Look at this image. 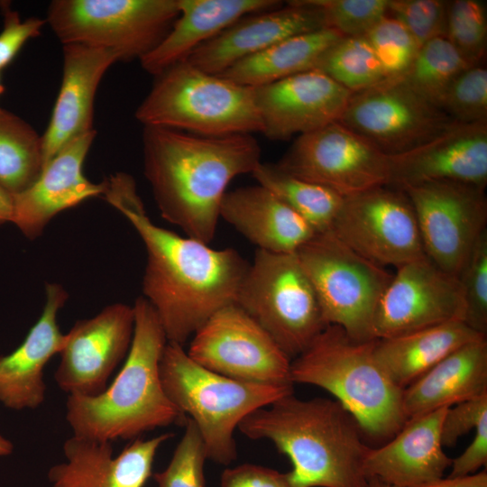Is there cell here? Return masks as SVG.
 Listing matches in <instances>:
<instances>
[{"mask_svg":"<svg viewBox=\"0 0 487 487\" xmlns=\"http://www.w3.org/2000/svg\"><path fill=\"white\" fill-rule=\"evenodd\" d=\"M102 196L143 242V298L157 313L168 342L183 345L215 312L235 303L249 267L236 250L214 249L155 225L146 214L133 178L126 173L105 179Z\"/></svg>","mask_w":487,"mask_h":487,"instance_id":"obj_1","label":"cell"},{"mask_svg":"<svg viewBox=\"0 0 487 487\" xmlns=\"http://www.w3.org/2000/svg\"><path fill=\"white\" fill-rule=\"evenodd\" d=\"M142 155L161 216L207 244L227 186L262 162L260 144L251 133L201 136L156 126H143Z\"/></svg>","mask_w":487,"mask_h":487,"instance_id":"obj_2","label":"cell"},{"mask_svg":"<svg viewBox=\"0 0 487 487\" xmlns=\"http://www.w3.org/2000/svg\"><path fill=\"white\" fill-rule=\"evenodd\" d=\"M251 439L271 441L287 455L293 487H367L363 462L370 450L354 416L337 400L288 394L256 409L238 425Z\"/></svg>","mask_w":487,"mask_h":487,"instance_id":"obj_3","label":"cell"},{"mask_svg":"<svg viewBox=\"0 0 487 487\" xmlns=\"http://www.w3.org/2000/svg\"><path fill=\"white\" fill-rule=\"evenodd\" d=\"M133 339L112 383L96 396H68L66 420L73 435L103 442L135 439L186 417L162 387L160 363L168 343L152 306L143 297L133 306Z\"/></svg>","mask_w":487,"mask_h":487,"instance_id":"obj_4","label":"cell"},{"mask_svg":"<svg viewBox=\"0 0 487 487\" xmlns=\"http://www.w3.org/2000/svg\"><path fill=\"white\" fill-rule=\"evenodd\" d=\"M375 341L354 340L340 326L329 325L291 360L290 380L328 391L354 416L364 435L387 439L401 429L407 418L403 390L378 363Z\"/></svg>","mask_w":487,"mask_h":487,"instance_id":"obj_5","label":"cell"},{"mask_svg":"<svg viewBox=\"0 0 487 487\" xmlns=\"http://www.w3.org/2000/svg\"><path fill=\"white\" fill-rule=\"evenodd\" d=\"M162 387L170 400L197 426L207 456L227 465L237 456L234 432L252 412L293 393V386L234 380L193 361L183 345L168 342L161 359Z\"/></svg>","mask_w":487,"mask_h":487,"instance_id":"obj_6","label":"cell"},{"mask_svg":"<svg viewBox=\"0 0 487 487\" xmlns=\"http://www.w3.org/2000/svg\"><path fill=\"white\" fill-rule=\"evenodd\" d=\"M135 118L143 126L201 136L262 131L253 87L207 73L187 60L155 76Z\"/></svg>","mask_w":487,"mask_h":487,"instance_id":"obj_7","label":"cell"},{"mask_svg":"<svg viewBox=\"0 0 487 487\" xmlns=\"http://www.w3.org/2000/svg\"><path fill=\"white\" fill-rule=\"evenodd\" d=\"M235 303L257 322L291 360L327 326L296 253L257 250Z\"/></svg>","mask_w":487,"mask_h":487,"instance_id":"obj_8","label":"cell"},{"mask_svg":"<svg viewBox=\"0 0 487 487\" xmlns=\"http://www.w3.org/2000/svg\"><path fill=\"white\" fill-rule=\"evenodd\" d=\"M179 14L178 0H54L45 20L62 45L106 49L129 61L150 53Z\"/></svg>","mask_w":487,"mask_h":487,"instance_id":"obj_9","label":"cell"},{"mask_svg":"<svg viewBox=\"0 0 487 487\" xmlns=\"http://www.w3.org/2000/svg\"><path fill=\"white\" fill-rule=\"evenodd\" d=\"M327 326L357 341L374 340L373 317L392 275L340 241L331 231L316 234L297 252Z\"/></svg>","mask_w":487,"mask_h":487,"instance_id":"obj_10","label":"cell"},{"mask_svg":"<svg viewBox=\"0 0 487 487\" xmlns=\"http://www.w3.org/2000/svg\"><path fill=\"white\" fill-rule=\"evenodd\" d=\"M276 164L344 198L391 182L390 155L338 121L297 136Z\"/></svg>","mask_w":487,"mask_h":487,"instance_id":"obj_11","label":"cell"},{"mask_svg":"<svg viewBox=\"0 0 487 487\" xmlns=\"http://www.w3.org/2000/svg\"><path fill=\"white\" fill-rule=\"evenodd\" d=\"M187 354L201 366L234 380L293 386L291 360L236 303L218 309L194 333Z\"/></svg>","mask_w":487,"mask_h":487,"instance_id":"obj_12","label":"cell"},{"mask_svg":"<svg viewBox=\"0 0 487 487\" xmlns=\"http://www.w3.org/2000/svg\"><path fill=\"white\" fill-rule=\"evenodd\" d=\"M401 190L415 211L426 257L458 278L486 231L484 188L458 182L431 181L407 186Z\"/></svg>","mask_w":487,"mask_h":487,"instance_id":"obj_13","label":"cell"},{"mask_svg":"<svg viewBox=\"0 0 487 487\" xmlns=\"http://www.w3.org/2000/svg\"><path fill=\"white\" fill-rule=\"evenodd\" d=\"M330 231L380 266L399 268L426 257L413 207L406 193L375 187L344 198Z\"/></svg>","mask_w":487,"mask_h":487,"instance_id":"obj_14","label":"cell"},{"mask_svg":"<svg viewBox=\"0 0 487 487\" xmlns=\"http://www.w3.org/2000/svg\"><path fill=\"white\" fill-rule=\"evenodd\" d=\"M338 122L388 155L411 151L455 123L400 78L353 93Z\"/></svg>","mask_w":487,"mask_h":487,"instance_id":"obj_15","label":"cell"},{"mask_svg":"<svg viewBox=\"0 0 487 487\" xmlns=\"http://www.w3.org/2000/svg\"><path fill=\"white\" fill-rule=\"evenodd\" d=\"M397 269L375 310L372 323L375 339L464 320L465 307L458 278L444 271L427 257Z\"/></svg>","mask_w":487,"mask_h":487,"instance_id":"obj_16","label":"cell"},{"mask_svg":"<svg viewBox=\"0 0 487 487\" xmlns=\"http://www.w3.org/2000/svg\"><path fill=\"white\" fill-rule=\"evenodd\" d=\"M133 307L115 303L90 318L77 321L65 334L60 363L54 372L59 388L68 396H96L125 359L133 339Z\"/></svg>","mask_w":487,"mask_h":487,"instance_id":"obj_17","label":"cell"},{"mask_svg":"<svg viewBox=\"0 0 487 487\" xmlns=\"http://www.w3.org/2000/svg\"><path fill=\"white\" fill-rule=\"evenodd\" d=\"M253 90L261 133L271 141H286L339 121L353 94L317 69Z\"/></svg>","mask_w":487,"mask_h":487,"instance_id":"obj_18","label":"cell"},{"mask_svg":"<svg viewBox=\"0 0 487 487\" xmlns=\"http://www.w3.org/2000/svg\"><path fill=\"white\" fill-rule=\"evenodd\" d=\"M389 186L449 181L485 188L487 184V122L455 123L426 143L390 155Z\"/></svg>","mask_w":487,"mask_h":487,"instance_id":"obj_19","label":"cell"},{"mask_svg":"<svg viewBox=\"0 0 487 487\" xmlns=\"http://www.w3.org/2000/svg\"><path fill=\"white\" fill-rule=\"evenodd\" d=\"M96 135L95 130L65 144L27 188L13 195L12 222L29 239L41 234L60 212L102 196L104 181L95 183L83 173V165Z\"/></svg>","mask_w":487,"mask_h":487,"instance_id":"obj_20","label":"cell"},{"mask_svg":"<svg viewBox=\"0 0 487 487\" xmlns=\"http://www.w3.org/2000/svg\"><path fill=\"white\" fill-rule=\"evenodd\" d=\"M327 28L310 0L246 15L197 48L185 60L197 69L220 75L238 61L285 39Z\"/></svg>","mask_w":487,"mask_h":487,"instance_id":"obj_21","label":"cell"},{"mask_svg":"<svg viewBox=\"0 0 487 487\" xmlns=\"http://www.w3.org/2000/svg\"><path fill=\"white\" fill-rule=\"evenodd\" d=\"M172 436L138 437L115 455L111 442L72 435L63 444L65 461L48 472L50 487H143L158 449Z\"/></svg>","mask_w":487,"mask_h":487,"instance_id":"obj_22","label":"cell"},{"mask_svg":"<svg viewBox=\"0 0 487 487\" xmlns=\"http://www.w3.org/2000/svg\"><path fill=\"white\" fill-rule=\"evenodd\" d=\"M42 312L22 344L0 356V403L13 410L35 409L45 400L44 368L59 354L65 340L58 325V313L69 295L57 283L45 286Z\"/></svg>","mask_w":487,"mask_h":487,"instance_id":"obj_23","label":"cell"},{"mask_svg":"<svg viewBox=\"0 0 487 487\" xmlns=\"http://www.w3.org/2000/svg\"><path fill=\"white\" fill-rule=\"evenodd\" d=\"M62 51L60 87L41 135L43 166L69 142L94 130L97 87L107 69L119 61L114 51L106 49L68 44Z\"/></svg>","mask_w":487,"mask_h":487,"instance_id":"obj_24","label":"cell"},{"mask_svg":"<svg viewBox=\"0 0 487 487\" xmlns=\"http://www.w3.org/2000/svg\"><path fill=\"white\" fill-rule=\"evenodd\" d=\"M447 409L408 419L388 443L371 447L363 462L367 481L377 478L394 487H418L442 478L452 463L440 435Z\"/></svg>","mask_w":487,"mask_h":487,"instance_id":"obj_25","label":"cell"},{"mask_svg":"<svg viewBox=\"0 0 487 487\" xmlns=\"http://www.w3.org/2000/svg\"><path fill=\"white\" fill-rule=\"evenodd\" d=\"M220 217L257 250L269 253H296L316 234L300 216L259 184L226 191Z\"/></svg>","mask_w":487,"mask_h":487,"instance_id":"obj_26","label":"cell"},{"mask_svg":"<svg viewBox=\"0 0 487 487\" xmlns=\"http://www.w3.org/2000/svg\"><path fill=\"white\" fill-rule=\"evenodd\" d=\"M179 14L162 41L139 61L157 76L241 18L282 5L277 0H178Z\"/></svg>","mask_w":487,"mask_h":487,"instance_id":"obj_27","label":"cell"},{"mask_svg":"<svg viewBox=\"0 0 487 487\" xmlns=\"http://www.w3.org/2000/svg\"><path fill=\"white\" fill-rule=\"evenodd\" d=\"M487 394L486 337L456 349L403 390L407 418H417L441 408Z\"/></svg>","mask_w":487,"mask_h":487,"instance_id":"obj_28","label":"cell"},{"mask_svg":"<svg viewBox=\"0 0 487 487\" xmlns=\"http://www.w3.org/2000/svg\"><path fill=\"white\" fill-rule=\"evenodd\" d=\"M486 337L457 320L407 335L376 339L374 356L388 377L404 390L461 346Z\"/></svg>","mask_w":487,"mask_h":487,"instance_id":"obj_29","label":"cell"},{"mask_svg":"<svg viewBox=\"0 0 487 487\" xmlns=\"http://www.w3.org/2000/svg\"><path fill=\"white\" fill-rule=\"evenodd\" d=\"M343 37L331 28L296 35L238 61L219 76L242 86H265L315 69L323 54Z\"/></svg>","mask_w":487,"mask_h":487,"instance_id":"obj_30","label":"cell"},{"mask_svg":"<svg viewBox=\"0 0 487 487\" xmlns=\"http://www.w3.org/2000/svg\"><path fill=\"white\" fill-rule=\"evenodd\" d=\"M257 183L273 193L315 231H330L344 197L321 185L294 177L276 163L261 162L252 173Z\"/></svg>","mask_w":487,"mask_h":487,"instance_id":"obj_31","label":"cell"},{"mask_svg":"<svg viewBox=\"0 0 487 487\" xmlns=\"http://www.w3.org/2000/svg\"><path fill=\"white\" fill-rule=\"evenodd\" d=\"M43 166L41 135L25 120L0 108V184L14 195L31 186Z\"/></svg>","mask_w":487,"mask_h":487,"instance_id":"obj_32","label":"cell"},{"mask_svg":"<svg viewBox=\"0 0 487 487\" xmlns=\"http://www.w3.org/2000/svg\"><path fill=\"white\" fill-rule=\"evenodd\" d=\"M470 67L445 37L419 47L408 71L400 78L415 93L440 108L455 78Z\"/></svg>","mask_w":487,"mask_h":487,"instance_id":"obj_33","label":"cell"},{"mask_svg":"<svg viewBox=\"0 0 487 487\" xmlns=\"http://www.w3.org/2000/svg\"><path fill=\"white\" fill-rule=\"evenodd\" d=\"M315 69L352 93L372 87L386 78L364 35L341 38L323 54Z\"/></svg>","mask_w":487,"mask_h":487,"instance_id":"obj_34","label":"cell"},{"mask_svg":"<svg viewBox=\"0 0 487 487\" xmlns=\"http://www.w3.org/2000/svg\"><path fill=\"white\" fill-rule=\"evenodd\" d=\"M446 38L469 66L482 63L487 46L485 4L479 0L449 2Z\"/></svg>","mask_w":487,"mask_h":487,"instance_id":"obj_35","label":"cell"},{"mask_svg":"<svg viewBox=\"0 0 487 487\" xmlns=\"http://www.w3.org/2000/svg\"><path fill=\"white\" fill-rule=\"evenodd\" d=\"M440 108L455 123L487 122V69L483 63L466 68L455 78Z\"/></svg>","mask_w":487,"mask_h":487,"instance_id":"obj_36","label":"cell"},{"mask_svg":"<svg viewBox=\"0 0 487 487\" xmlns=\"http://www.w3.org/2000/svg\"><path fill=\"white\" fill-rule=\"evenodd\" d=\"M364 36L374 51L386 78H401L409 69L419 49L409 31L388 14Z\"/></svg>","mask_w":487,"mask_h":487,"instance_id":"obj_37","label":"cell"},{"mask_svg":"<svg viewBox=\"0 0 487 487\" xmlns=\"http://www.w3.org/2000/svg\"><path fill=\"white\" fill-rule=\"evenodd\" d=\"M185 431L168 466L153 474L157 487H205V445L195 423L188 418Z\"/></svg>","mask_w":487,"mask_h":487,"instance_id":"obj_38","label":"cell"},{"mask_svg":"<svg viewBox=\"0 0 487 487\" xmlns=\"http://www.w3.org/2000/svg\"><path fill=\"white\" fill-rule=\"evenodd\" d=\"M465 314L464 322L486 336L487 332V230L476 243L458 276Z\"/></svg>","mask_w":487,"mask_h":487,"instance_id":"obj_39","label":"cell"},{"mask_svg":"<svg viewBox=\"0 0 487 487\" xmlns=\"http://www.w3.org/2000/svg\"><path fill=\"white\" fill-rule=\"evenodd\" d=\"M389 0H310L326 26L344 37L362 36L387 14Z\"/></svg>","mask_w":487,"mask_h":487,"instance_id":"obj_40","label":"cell"},{"mask_svg":"<svg viewBox=\"0 0 487 487\" xmlns=\"http://www.w3.org/2000/svg\"><path fill=\"white\" fill-rule=\"evenodd\" d=\"M448 5L444 0H389L387 14L398 20L420 47L446 37Z\"/></svg>","mask_w":487,"mask_h":487,"instance_id":"obj_41","label":"cell"},{"mask_svg":"<svg viewBox=\"0 0 487 487\" xmlns=\"http://www.w3.org/2000/svg\"><path fill=\"white\" fill-rule=\"evenodd\" d=\"M4 27L0 32V71L6 68L30 39L40 35L46 20L29 17L23 21L19 14L4 8Z\"/></svg>","mask_w":487,"mask_h":487,"instance_id":"obj_42","label":"cell"},{"mask_svg":"<svg viewBox=\"0 0 487 487\" xmlns=\"http://www.w3.org/2000/svg\"><path fill=\"white\" fill-rule=\"evenodd\" d=\"M487 416V394L448 408L441 424L443 446L452 447Z\"/></svg>","mask_w":487,"mask_h":487,"instance_id":"obj_43","label":"cell"},{"mask_svg":"<svg viewBox=\"0 0 487 487\" xmlns=\"http://www.w3.org/2000/svg\"><path fill=\"white\" fill-rule=\"evenodd\" d=\"M221 487H293L288 473L271 468L244 464L225 469L220 478Z\"/></svg>","mask_w":487,"mask_h":487,"instance_id":"obj_44","label":"cell"},{"mask_svg":"<svg viewBox=\"0 0 487 487\" xmlns=\"http://www.w3.org/2000/svg\"><path fill=\"white\" fill-rule=\"evenodd\" d=\"M475 434L467 448L452 459L448 477H460L475 473L487 463V416L474 428Z\"/></svg>","mask_w":487,"mask_h":487,"instance_id":"obj_45","label":"cell"},{"mask_svg":"<svg viewBox=\"0 0 487 487\" xmlns=\"http://www.w3.org/2000/svg\"><path fill=\"white\" fill-rule=\"evenodd\" d=\"M418 487H487V473L483 470L465 476L442 477Z\"/></svg>","mask_w":487,"mask_h":487,"instance_id":"obj_46","label":"cell"},{"mask_svg":"<svg viewBox=\"0 0 487 487\" xmlns=\"http://www.w3.org/2000/svg\"><path fill=\"white\" fill-rule=\"evenodd\" d=\"M14 214L13 194L0 184V225L12 222Z\"/></svg>","mask_w":487,"mask_h":487,"instance_id":"obj_47","label":"cell"},{"mask_svg":"<svg viewBox=\"0 0 487 487\" xmlns=\"http://www.w3.org/2000/svg\"><path fill=\"white\" fill-rule=\"evenodd\" d=\"M14 451L13 443L0 434V456H7L12 455Z\"/></svg>","mask_w":487,"mask_h":487,"instance_id":"obj_48","label":"cell"},{"mask_svg":"<svg viewBox=\"0 0 487 487\" xmlns=\"http://www.w3.org/2000/svg\"><path fill=\"white\" fill-rule=\"evenodd\" d=\"M367 487H394V486H391L389 484H386V483H384L383 482L380 481L377 478H370V479H368Z\"/></svg>","mask_w":487,"mask_h":487,"instance_id":"obj_49","label":"cell"},{"mask_svg":"<svg viewBox=\"0 0 487 487\" xmlns=\"http://www.w3.org/2000/svg\"><path fill=\"white\" fill-rule=\"evenodd\" d=\"M4 90H5L4 86L1 84V80H0V95L4 92ZM0 108H1V106H0Z\"/></svg>","mask_w":487,"mask_h":487,"instance_id":"obj_50","label":"cell"}]
</instances>
